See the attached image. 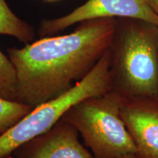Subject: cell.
<instances>
[{"label":"cell","mask_w":158,"mask_h":158,"mask_svg":"<svg viewBox=\"0 0 158 158\" xmlns=\"http://www.w3.org/2000/svg\"><path fill=\"white\" fill-rule=\"evenodd\" d=\"M32 109V107L21 102L0 98V134L15 125Z\"/></svg>","instance_id":"10"},{"label":"cell","mask_w":158,"mask_h":158,"mask_svg":"<svg viewBox=\"0 0 158 158\" xmlns=\"http://www.w3.org/2000/svg\"><path fill=\"white\" fill-rule=\"evenodd\" d=\"M0 35L13 37L25 44L33 42L35 37L33 27L18 17L5 0H0Z\"/></svg>","instance_id":"8"},{"label":"cell","mask_w":158,"mask_h":158,"mask_svg":"<svg viewBox=\"0 0 158 158\" xmlns=\"http://www.w3.org/2000/svg\"><path fill=\"white\" fill-rule=\"evenodd\" d=\"M46 1H56V0H46Z\"/></svg>","instance_id":"13"},{"label":"cell","mask_w":158,"mask_h":158,"mask_svg":"<svg viewBox=\"0 0 158 158\" xmlns=\"http://www.w3.org/2000/svg\"><path fill=\"white\" fill-rule=\"evenodd\" d=\"M123 97L111 90L84 99L63 116L78 130L94 158H119L137 153V148L122 116Z\"/></svg>","instance_id":"3"},{"label":"cell","mask_w":158,"mask_h":158,"mask_svg":"<svg viewBox=\"0 0 158 158\" xmlns=\"http://www.w3.org/2000/svg\"><path fill=\"white\" fill-rule=\"evenodd\" d=\"M117 35L110 48L113 90L124 98H158V27L131 23Z\"/></svg>","instance_id":"2"},{"label":"cell","mask_w":158,"mask_h":158,"mask_svg":"<svg viewBox=\"0 0 158 158\" xmlns=\"http://www.w3.org/2000/svg\"><path fill=\"white\" fill-rule=\"evenodd\" d=\"M113 90L110 49L102 55L87 76L62 95L40 105L15 125L0 134V158L43 135L62 119L70 108L84 99Z\"/></svg>","instance_id":"4"},{"label":"cell","mask_w":158,"mask_h":158,"mask_svg":"<svg viewBox=\"0 0 158 158\" xmlns=\"http://www.w3.org/2000/svg\"><path fill=\"white\" fill-rule=\"evenodd\" d=\"M119 158H139V157H138V156L136 155V154H130V155L122 156V157Z\"/></svg>","instance_id":"12"},{"label":"cell","mask_w":158,"mask_h":158,"mask_svg":"<svg viewBox=\"0 0 158 158\" xmlns=\"http://www.w3.org/2000/svg\"><path fill=\"white\" fill-rule=\"evenodd\" d=\"M148 4L156 14L158 15V0H147Z\"/></svg>","instance_id":"11"},{"label":"cell","mask_w":158,"mask_h":158,"mask_svg":"<svg viewBox=\"0 0 158 158\" xmlns=\"http://www.w3.org/2000/svg\"><path fill=\"white\" fill-rule=\"evenodd\" d=\"M122 116L139 158H158V98L122 100Z\"/></svg>","instance_id":"6"},{"label":"cell","mask_w":158,"mask_h":158,"mask_svg":"<svg viewBox=\"0 0 158 158\" xmlns=\"http://www.w3.org/2000/svg\"><path fill=\"white\" fill-rule=\"evenodd\" d=\"M117 26L116 19L89 20L70 34L9 48L19 81L17 102L34 108L72 89L110 48Z\"/></svg>","instance_id":"1"},{"label":"cell","mask_w":158,"mask_h":158,"mask_svg":"<svg viewBox=\"0 0 158 158\" xmlns=\"http://www.w3.org/2000/svg\"><path fill=\"white\" fill-rule=\"evenodd\" d=\"M19 96V81L17 73L8 56L0 49V98L17 101Z\"/></svg>","instance_id":"9"},{"label":"cell","mask_w":158,"mask_h":158,"mask_svg":"<svg viewBox=\"0 0 158 158\" xmlns=\"http://www.w3.org/2000/svg\"><path fill=\"white\" fill-rule=\"evenodd\" d=\"M131 19L158 27V15L147 0H88L64 16L41 23V37L53 36L71 26L98 19Z\"/></svg>","instance_id":"5"},{"label":"cell","mask_w":158,"mask_h":158,"mask_svg":"<svg viewBox=\"0 0 158 158\" xmlns=\"http://www.w3.org/2000/svg\"><path fill=\"white\" fill-rule=\"evenodd\" d=\"M78 132L60 119L49 131L15 152L17 158H94L78 139Z\"/></svg>","instance_id":"7"}]
</instances>
